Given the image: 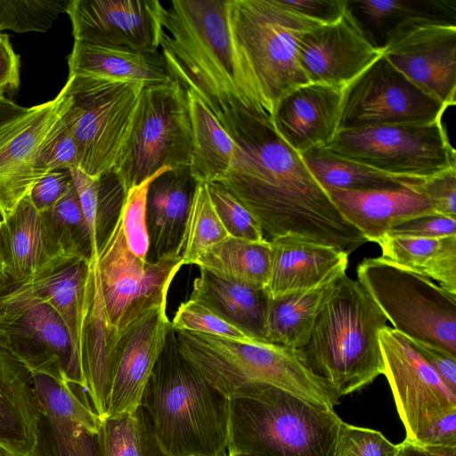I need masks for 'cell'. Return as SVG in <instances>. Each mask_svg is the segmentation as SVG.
<instances>
[{
	"mask_svg": "<svg viewBox=\"0 0 456 456\" xmlns=\"http://www.w3.org/2000/svg\"><path fill=\"white\" fill-rule=\"evenodd\" d=\"M219 121L240 154L218 183L251 213L264 233L271 239L297 233L348 256L367 242L341 216L301 155L280 137L271 118L237 109Z\"/></svg>",
	"mask_w": 456,
	"mask_h": 456,
	"instance_id": "cell-1",
	"label": "cell"
},
{
	"mask_svg": "<svg viewBox=\"0 0 456 456\" xmlns=\"http://www.w3.org/2000/svg\"><path fill=\"white\" fill-rule=\"evenodd\" d=\"M163 27L161 56L170 76L217 119L237 109L267 116L233 37L230 0H173Z\"/></svg>",
	"mask_w": 456,
	"mask_h": 456,
	"instance_id": "cell-2",
	"label": "cell"
},
{
	"mask_svg": "<svg viewBox=\"0 0 456 456\" xmlns=\"http://www.w3.org/2000/svg\"><path fill=\"white\" fill-rule=\"evenodd\" d=\"M141 406L167 456H226L230 400L183 356L172 327Z\"/></svg>",
	"mask_w": 456,
	"mask_h": 456,
	"instance_id": "cell-3",
	"label": "cell"
},
{
	"mask_svg": "<svg viewBox=\"0 0 456 456\" xmlns=\"http://www.w3.org/2000/svg\"><path fill=\"white\" fill-rule=\"evenodd\" d=\"M387 322L363 286L345 273L297 354L311 373L340 399L384 374L379 334Z\"/></svg>",
	"mask_w": 456,
	"mask_h": 456,
	"instance_id": "cell-4",
	"label": "cell"
},
{
	"mask_svg": "<svg viewBox=\"0 0 456 456\" xmlns=\"http://www.w3.org/2000/svg\"><path fill=\"white\" fill-rule=\"evenodd\" d=\"M175 331L183 356L228 400L246 398L263 386H273L319 405H333V395L304 365L297 350Z\"/></svg>",
	"mask_w": 456,
	"mask_h": 456,
	"instance_id": "cell-5",
	"label": "cell"
},
{
	"mask_svg": "<svg viewBox=\"0 0 456 456\" xmlns=\"http://www.w3.org/2000/svg\"><path fill=\"white\" fill-rule=\"evenodd\" d=\"M341 422L334 409L263 386L230 400L227 453L334 456Z\"/></svg>",
	"mask_w": 456,
	"mask_h": 456,
	"instance_id": "cell-6",
	"label": "cell"
},
{
	"mask_svg": "<svg viewBox=\"0 0 456 456\" xmlns=\"http://www.w3.org/2000/svg\"><path fill=\"white\" fill-rule=\"evenodd\" d=\"M230 22L260 105L272 118L283 96L310 83L299 65L297 44L322 24L283 0H230Z\"/></svg>",
	"mask_w": 456,
	"mask_h": 456,
	"instance_id": "cell-7",
	"label": "cell"
},
{
	"mask_svg": "<svg viewBox=\"0 0 456 456\" xmlns=\"http://www.w3.org/2000/svg\"><path fill=\"white\" fill-rule=\"evenodd\" d=\"M356 273L394 330L456 357V296L381 256L364 258Z\"/></svg>",
	"mask_w": 456,
	"mask_h": 456,
	"instance_id": "cell-8",
	"label": "cell"
},
{
	"mask_svg": "<svg viewBox=\"0 0 456 456\" xmlns=\"http://www.w3.org/2000/svg\"><path fill=\"white\" fill-rule=\"evenodd\" d=\"M64 86L70 101L78 168L92 177L115 170L145 84L69 74Z\"/></svg>",
	"mask_w": 456,
	"mask_h": 456,
	"instance_id": "cell-9",
	"label": "cell"
},
{
	"mask_svg": "<svg viewBox=\"0 0 456 456\" xmlns=\"http://www.w3.org/2000/svg\"><path fill=\"white\" fill-rule=\"evenodd\" d=\"M326 151L403 179H426L456 168L442 118L338 131Z\"/></svg>",
	"mask_w": 456,
	"mask_h": 456,
	"instance_id": "cell-10",
	"label": "cell"
},
{
	"mask_svg": "<svg viewBox=\"0 0 456 456\" xmlns=\"http://www.w3.org/2000/svg\"><path fill=\"white\" fill-rule=\"evenodd\" d=\"M192 131L186 90L176 81L144 86L115 169L126 191L163 167L190 166Z\"/></svg>",
	"mask_w": 456,
	"mask_h": 456,
	"instance_id": "cell-11",
	"label": "cell"
},
{
	"mask_svg": "<svg viewBox=\"0 0 456 456\" xmlns=\"http://www.w3.org/2000/svg\"><path fill=\"white\" fill-rule=\"evenodd\" d=\"M0 346L32 375H47L86 392L64 322L28 285L8 286L0 297Z\"/></svg>",
	"mask_w": 456,
	"mask_h": 456,
	"instance_id": "cell-12",
	"label": "cell"
},
{
	"mask_svg": "<svg viewBox=\"0 0 456 456\" xmlns=\"http://www.w3.org/2000/svg\"><path fill=\"white\" fill-rule=\"evenodd\" d=\"M107 322L115 333L155 306L167 304L172 281L183 265L180 256L148 262L129 248L121 218L95 259Z\"/></svg>",
	"mask_w": 456,
	"mask_h": 456,
	"instance_id": "cell-13",
	"label": "cell"
},
{
	"mask_svg": "<svg viewBox=\"0 0 456 456\" xmlns=\"http://www.w3.org/2000/svg\"><path fill=\"white\" fill-rule=\"evenodd\" d=\"M379 338L384 375L405 428L406 439L421 444L438 420L456 411V393L409 338L389 326L379 331Z\"/></svg>",
	"mask_w": 456,
	"mask_h": 456,
	"instance_id": "cell-14",
	"label": "cell"
},
{
	"mask_svg": "<svg viewBox=\"0 0 456 456\" xmlns=\"http://www.w3.org/2000/svg\"><path fill=\"white\" fill-rule=\"evenodd\" d=\"M446 108L381 55L343 89L338 131L431 122Z\"/></svg>",
	"mask_w": 456,
	"mask_h": 456,
	"instance_id": "cell-15",
	"label": "cell"
},
{
	"mask_svg": "<svg viewBox=\"0 0 456 456\" xmlns=\"http://www.w3.org/2000/svg\"><path fill=\"white\" fill-rule=\"evenodd\" d=\"M382 55L410 81L444 106L455 105L456 24L414 19L387 37Z\"/></svg>",
	"mask_w": 456,
	"mask_h": 456,
	"instance_id": "cell-16",
	"label": "cell"
},
{
	"mask_svg": "<svg viewBox=\"0 0 456 456\" xmlns=\"http://www.w3.org/2000/svg\"><path fill=\"white\" fill-rule=\"evenodd\" d=\"M39 419L29 456H102V419L87 393L66 381L33 375Z\"/></svg>",
	"mask_w": 456,
	"mask_h": 456,
	"instance_id": "cell-17",
	"label": "cell"
},
{
	"mask_svg": "<svg viewBox=\"0 0 456 456\" xmlns=\"http://www.w3.org/2000/svg\"><path fill=\"white\" fill-rule=\"evenodd\" d=\"M158 0H70L75 41L157 53L165 33Z\"/></svg>",
	"mask_w": 456,
	"mask_h": 456,
	"instance_id": "cell-18",
	"label": "cell"
},
{
	"mask_svg": "<svg viewBox=\"0 0 456 456\" xmlns=\"http://www.w3.org/2000/svg\"><path fill=\"white\" fill-rule=\"evenodd\" d=\"M382 55L347 7L335 22L305 32L297 44L299 65L310 83L344 89Z\"/></svg>",
	"mask_w": 456,
	"mask_h": 456,
	"instance_id": "cell-19",
	"label": "cell"
},
{
	"mask_svg": "<svg viewBox=\"0 0 456 456\" xmlns=\"http://www.w3.org/2000/svg\"><path fill=\"white\" fill-rule=\"evenodd\" d=\"M69 103L65 86L52 101L27 108L0 124V212L8 217L35 183L42 142Z\"/></svg>",
	"mask_w": 456,
	"mask_h": 456,
	"instance_id": "cell-20",
	"label": "cell"
},
{
	"mask_svg": "<svg viewBox=\"0 0 456 456\" xmlns=\"http://www.w3.org/2000/svg\"><path fill=\"white\" fill-rule=\"evenodd\" d=\"M171 327L167 305H160L117 333L106 417L132 413L141 406L144 388Z\"/></svg>",
	"mask_w": 456,
	"mask_h": 456,
	"instance_id": "cell-21",
	"label": "cell"
},
{
	"mask_svg": "<svg viewBox=\"0 0 456 456\" xmlns=\"http://www.w3.org/2000/svg\"><path fill=\"white\" fill-rule=\"evenodd\" d=\"M2 245L9 286L26 285L77 258L62 245L48 212H40L27 195L4 219Z\"/></svg>",
	"mask_w": 456,
	"mask_h": 456,
	"instance_id": "cell-22",
	"label": "cell"
},
{
	"mask_svg": "<svg viewBox=\"0 0 456 456\" xmlns=\"http://www.w3.org/2000/svg\"><path fill=\"white\" fill-rule=\"evenodd\" d=\"M271 268L265 287L271 299L310 290L346 273L348 255L310 238L289 232L273 238Z\"/></svg>",
	"mask_w": 456,
	"mask_h": 456,
	"instance_id": "cell-23",
	"label": "cell"
},
{
	"mask_svg": "<svg viewBox=\"0 0 456 456\" xmlns=\"http://www.w3.org/2000/svg\"><path fill=\"white\" fill-rule=\"evenodd\" d=\"M343 89L309 83L278 102L272 122L280 137L302 154L328 144L338 131Z\"/></svg>",
	"mask_w": 456,
	"mask_h": 456,
	"instance_id": "cell-24",
	"label": "cell"
},
{
	"mask_svg": "<svg viewBox=\"0 0 456 456\" xmlns=\"http://www.w3.org/2000/svg\"><path fill=\"white\" fill-rule=\"evenodd\" d=\"M341 216L367 240L375 242L398 225L438 215L433 203L410 188L325 190Z\"/></svg>",
	"mask_w": 456,
	"mask_h": 456,
	"instance_id": "cell-25",
	"label": "cell"
},
{
	"mask_svg": "<svg viewBox=\"0 0 456 456\" xmlns=\"http://www.w3.org/2000/svg\"><path fill=\"white\" fill-rule=\"evenodd\" d=\"M197 183L190 166L170 168L151 183L146 210L148 262L180 256V245Z\"/></svg>",
	"mask_w": 456,
	"mask_h": 456,
	"instance_id": "cell-26",
	"label": "cell"
},
{
	"mask_svg": "<svg viewBox=\"0 0 456 456\" xmlns=\"http://www.w3.org/2000/svg\"><path fill=\"white\" fill-rule=\"evenodd\" d=\"M38 419L32 373L0 346V444L15 456H29Z\"/></svg>",
	"mask_w": 456,
	"mask_h": 456,
	"instance_id": "cell-27",
	"label": "cell"
},
{
	"mask_svg": "<svg viewBox=\"0 0 456 456\" xmlns=\"http://www.w3.org/2000/svg\"><path fill=\"white\" fill-rule=\"evenodd\" d=\"M190 299L206 306L252 340L265 342L270 299L265 289L230 282L200 268Z\"/></svg>",
	"mask_w": 456,
	"mask_h": 456,
	"instance_id": "cell-28",
	"label": "cell"
},
{
	"mask_svg": "<svg viewBox=\"0 0 456 456\" xmlns=\"http://www.w3.org/2000/svg\"><path fill=\"white\" fill-rule=\"evenodd\" d=\"M68 64L69 75L139 81L145 86L174 81L159 53H140L74 41Z\"/></svg>",
	"mask_w": 456,
	"mask_h": 456,
	"instance_id": "cell-29",
	"label": "cell"
},
{
	"mask_svg": "<svg viewBox=\"0 0 456 456\" xmlns=\"http://www.w3.org/2000/svg\"><path fill=\"white\" fill-rule=\"evenodd\" d=\"M91 265L92 263L84 258H76L52 273L26 284L51 305L64 322L82 369L83 338L89 303Z\"/></svg>",
	"mask_w": 456,
	"mask_h": 456,
	"instance_id": "cell-30",
	"label": "cell"
},
{
	"mask_svg": "<svg viewBox=\"0 0 456 456\" xmlns=\"http://www.w3.org/2000/svg\"><path fill=\"white\" fill-rule=\"evenodd\" d=\"M186 94L192 131L191 173L198 183H218L235 167L240 148L195 93Z\"/></svg>",
	"mask_w": 456,
	"mask_h": 456,
	"instance_id": "cell-31",
	"label": "cell"
},
{
	"mask_svg": "<svg viewBox=\"0 0 456 456\" xmlns=\"http://www.w3.org/2000/svg\"><path fill=\"white\" fill-rule=\"evenodd\" d=\"M377 243L385 260L426 276L456 296V235L423 238L387 233Z\"/></svg>",
	"mask_w": 456,
	"mask_h": 456,
	"instance_id": "cell-32",
	"label": "cell"
},
{
	"mask_svg": "<svg viewBox=\"0 0 456 456\" xmlns=\"http://www.w3.org/2000/svg\"><path fill=\"white\" fill-rule=\"evenodd\" d=\"M345 273L337 274L310 290L270 298L265 329V342L294 350L301 349L310 338L319 313Z\"/></svg>",
	"mask_w": 456,
	"mask_h": 456,
	"instance_id": "cell-33",
	"label": "cell"
},
{
	"mask_svg": "<svg viewBox=\"0 0 456 456\" xmlns=\"http://www.w3.org/2000/svg\"><path fill=\"white\" fill-rule=\"evenodd\" d=\"M346 4L367 37L381 51L388 36L409 20L456 21L455 0H346Z\"/></svg>",
	"mask_w": 456,
	"mask_h": 456,
	"instance_id": "cell-34",
	"label": "cell"
},
{
	"mask_svg": "<svg viewBox=\"0 0 456 456\" xmlns=\"http://www.w3.org/2000/svg\"><path fill=\"white\" fill-rule=\"evenodd\" d=\"M196 265L233 283L265 289L271 268V244L228 237L206 250Z\"/></svg>",
	"mask_w": 456,
	"mask_h": 456,
	"instance_id": "cell-35",
	"label": "cell"
},
{
	"mask_svg": "<svg viewBox=\"0 0 456 456\" xmlns=\"http://www.w3.org/2000/svg\"><path fill=\"white\" fill-rule=\"evenodd\" d=\"M69 171L89 226L97 257L100 248L120 218L126 190L115 170L97 177L86 175L78 167Z\"/></svg>",
	"mask_w": 456,
	"mask_h": 456,
	"instance_id": "cell-36",
	"label": "cell"
},
{
	"mask_svg": "<svg viewBox=\"0 0 456 456\" xmlns=\"http://www.w3.org/2000/svg\"><path fill=\"white\" fill-rule=\"evenodd\" d=\"M300 155L313 177L324 191L330 188L343 190L411 188L421 180L395 177L338 158L323 148L312 149Z\"/></svg>",
	"mask_w": 456,
	"mask_h": 456,
	"instance_id": "cell-37",
	"label": "cell"
},
{
	"mask_svg": "<svg viewBox=\"0 0 456 456\" xmlns=\"http://www.w3.org/2000/svg\"><path fill=\"white\" fill-rule=\"evenodd\" d=\"M102 456H167L154 436L146 410L102 419Z\"/></svg>",
	"mask_w": 456,
	"mask_h": 456,
	"instance_id": "cell-38",
	"label": "cell"
},
{
	"mask_svg": "<svg viewBox=\"0 0 456 456\" xmlns=\"http://www.w3.org/2000/svg\"><path fill=\"white\" fill-rule=\"evenodd\" d=\"M228 237L213 207L207 184L199 182L180 245L179 255L183 265H196L206 250Z\"/></svg>",
	"mask_w": 456,
	"mask_h": 456,
	"instance_id": "cell-39",
	"label": "cell"
},
{
	"mask_svg": "<svg viewBox=\"0 0 456 456\" xmlns=\"http://www.w3.org/2000/svg\"><path fill=\"white\" fill-rule=\"evenodd\" d=\"M52 224L67 251L74 257L95 261L92 237L74 186L48 211Z\"/></svg>",
	"mask_w": 456,
	"mask_h": 456,
	"instance_id": "cell-40",
	"label": "cell"
},
{
	"mask_svg": "<svg viewBox=\"0 0 456 456\" xmlns=\"http://www.w3.org/2000/svg\"><path fill=\"white\" fill-rule=\"evenodd\" d=\"M69 104L70 101L40 146L34 169L36 181L51 171L79 167L78 149Z\"/></svg>",
	"mask_w": 456,
	"mask_h": 456,
	"instance_id": "cell-41",
	"label": "cell"
},
{
	"mask_svg": "<svg viewBox=\"0 0 456 456\" xmlns=\"http://www.w3.org/2000/svg\"><path fill=\"white\" fill-rule=\"evenodd\" d=\"M70 0H0V32H45L67 12Z\"/></svg>",
	"mask_w": 456,
	"mask_h": 456,
	"instance_id": "cell-42",
	"label": "cell"
},
{
	"mask_svg": "<svg viewBox=\"0 0 456 456\" xmlns=\"http://www.w3.org/2000/svg\"><path fill=\"white\" fill-rule=\"evenodd\" d=\"M168 169L170 167H163L138 185L131 187L126 191L123 205L120 218L127 245L136 256L144 261L149 250L146 219L149 187L157 176Z\"/></svg>",
	"mask_w": 456,
	"mask_h": 456,
	"instance_id": "cell-43",
	"label": "cell"
},
{
	"mask_svg": "<svg viewBox=\"0 0 456 456\" xmlns=\"http://www.w3.org/2000/svg\"><path fill=\"white\" fill-rule=\"evenodd\" d=\"M213 207L230 237L265 240L264 232L251 213L222 184L206 183Z\"/></svg>",
	"mask_w": 456,
	"mask_h": 456,
	"instance_id": "cell-44",
	"label": "cell"
},
{
	"mask_svg": "<svg viewBox=\"0 0 456 456\" xmlns=\"http://www.w3.org/2000/svg\"><path fill=\"white\" fill-rule=\"evenodd\" d=\"M171 325L175 330L198 332L241 341H256L206 306L191 299L180 304Z\"/></svg>",
	"mask_w": 456,
	"mask_h": 456,
	"instance_id": "cell-45",
	"label": "cell"
},
{
	"mask_svg": "<svg viewBox=\"0 0 456 456\" xmlns=\"http://www.w3.org/2000/svg\"><path fill=\"white\" fill-rule=\"evenodd\" d=\"M398 444L379 431L355 427L342 420L334 456H396Z\"/></svg>",
	"mask_w": 456,
	"mask_h": 456,
	"instance_id": "cell-46",
	"label": "cell"
},
{
	"mask_svg": "<svg viewBox=\"0 0 456 456\" xmlns=\"http://www.w3.org/2000/svg\"><path fill=\"white\" fill-rule=\"evenodd\" d=\"M411 190L426 196L438 215L456 217V168L426 178Z\"/></svg>",
	"mask_w": 456,
	"mask_h": 456,
	"instance_id": "cell-47",
	"label": "cell"
},
{
	"mask_svg": "<svg viewBox=\"0 0 456 456\" xmlns=\"http://www.w3.org/2000/svg\"><path fill=\"white\" fill-rule=\"evenodd\" d=\"M73 184L69 170L51 171L33 184L29 198L40 212H48L69 191Z\"/></svg>",
	"mask_w": 456,
	"mask_h": 456,
	"instance_id": "cell-48",
	"label": "cell"
},
{
	"mask_svg": "<svg viewBox=\"0 0 456 456\" xmlns=\"http://www.w3.org/2000/svg\"><path fill=\"white\" fill-rule=\"evenodd\" d=\"M456 217L433 215L407 221L388 233L423 238H438L456 235Z\"/></svg>",
	"mask_w": 456,
	"mask_h": 456,
	"instance_id": "cell-49",
	"label": "cell"
},
{
	"mask_svg": "<svg viewBox=\"0 0 456 456\" xmlns=\"http://www.w3.org/2000/svg\"><path fill=\"white\" fill-rule=\"evenodd\" d=\"M283 1L294 11L321 24L335 22L346 9V0Z\"/></svg>",
	"mask_w": 456,
	"mask_h": 456,
	"instance_id": "cell-50",
	"label": "cell"
},
{
	"mask_svg": "<svg viewBox=\"0 0 456 456\" xmlns=\"http://www.w3.org/2000/svg\"><path fill=\"white\" fill-rule=\"evenodd\" d=\"M411 342L446 386L456 393V357L434 345L419 340Z\"/></svg>",
	"mask_w": 456,
	"mask_h": 456,
	"instance_id": "cell-51",
	"label": "cell"
},
{
	"mask_svg": "<svg viewBox=\"0 0 456 456\" xmlns=\"http://www.w3.org/2000/svg\"><path fill=\"white\" fill-rule=\"evenodd\" d=\"M20 85V61L6 35L0 34V95Z\"/></svg>",
	"mask_w": 456,
	"mask_h": 456,
	"instance_id": "cell-52",
	"label": "cell"
},
{
	"mask_svg": "<svg viewBox=\"0 0 456 456\" xmlns=\"http://www.w3.org/2000/svg\"><path fill=\"white\" fill-rule=\"evenodd\" d=\"M419 444L456 447V411L450 412L438 420Z\"/></svg>",
	"mask_w": 456,
	"mask_h": 456,
	"instance_id": "cell-53",
	"label": "cell"
},
{
	"mask_svg": "<svg viewBox=\"0 0 456 456\" xmlns=\"http://www.w3.org/2000/svg\"><path fill=\"white\" fill-rule=\"evenodd\" d=\"M396 456H456V447L428 446L404 439Z\"/></svg>",
	"mask_w": 456,
	"mask_h": 456,
	"instance_id": "cell-54",
	"label": "cell"
},
{
	"mask_svg": "<svg viewBox=\"0 0 456 456\" xmlns=\"http://www.w3.org/2000/svg\"><path fill=\"white\" fill-rule=\"evenodd\" d=\"M26 109L25 107L17 105L4 95H0V124L20 114Z\"/></svg>",
	"mask_w": 456,
	"mask_h": 456,
	"instance_id": "cell-55",
	"label": "cell"
},
{
	"mask_svg": "<svg viewBox=\"0 0 456 456\" xmlns=\"http://www.w3.org/2000/svg\"><path fill=\"white\" fill-rule=\"evenodd\" d=\"M3 222H4V217L0 212V278L4 280L7 282L5 273H4V263L2 234H1Z\"/></svg>",
	"mask_w": 456,
	"mask_h": 456,
	"instance_id": "cell-56",
	"label": "cell"
},
{
	"mask_svg": "<svg viewBox=\"0 0 456 456\" xmlns=\"http://www.w3.org/2000/svg\"><path fill=\"white\" fill-rule=\"evenodd\" d=\"M0 456H15V455L0 444Z\"/></svg>",
	"mask_w": 456,
	"mask_h": 456,
	"instance_id": "cell-57",
	"label": "cell"
},
{
	"mask_svg": "<svg viewBox=\"0 0 456 456\" xmlns=\"http://www.w3.org/2000/svg\"><path fill=\"white\" fill-rule=\"evenodd\" d=\"M8 283L4 280L0 278V297L5 291V289L8 288Z\"/></svg>",
	"mask_w": 456,
	"mask_h": 456,
	"instance_id": "cell-58",
	"label": "cell"
},
{
	"mask_svg": "<svg viewBox=\"0 0 456 456\" xmlns=\"http://www.w3.org/2000/svg\"><path fill=\"white\" fill-rule=\"evenodd\" d=\"M226 456H255V455L240 453V452H232V453H227Z\"/></svg>",
	"mask_w": 456,
	"mask_h": 456,
	"instance_id": "cell-59",
	"label": "cell"
}]
</instances>
